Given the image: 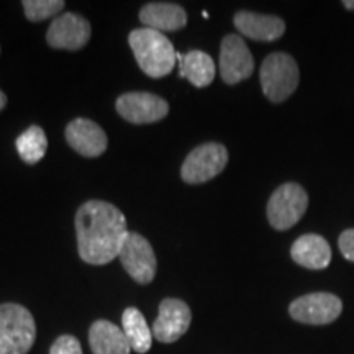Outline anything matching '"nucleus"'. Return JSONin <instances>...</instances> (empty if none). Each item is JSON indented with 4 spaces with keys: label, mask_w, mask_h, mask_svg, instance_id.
<instances>
[{
    "label": "nucleus",
    "mask_w": 354,
    "mask_h": 354,
    "mask_svg": "<svg viewBox=\"0 0 354 354\" xmlns=\"http://www.w3.org/2000/svg\"><path fill=\"white\" fill-rule=\"evenodd\" d=\"M127 218L113 203L88 201L76 214L79 256L87 264L102 266L118 258L128 236Z\"/></svg>",
    "instance_id": "nucleus-1"
},
{
    "label": "nucleus",
    "mask_w": 354,
    "mask_h": 354,
    "mask_svg": "<svg viewBox=\"0 0 354 354\" xmlns=\"http://www.w3.org/2000/svg\"><path fill=\"white\" fill-rule=\"evenodd\" d=\"M133 55L146 76L161 79L172 73L177 53L165 33L151 28L133 30L128 37Z\"/></svg>",
    "instance_id": "nucleus-2"
},
{
    "label": "nucleus",
    "mask_w": 354,
    "mask_h": 354,
    "mask_svg": "<svg viewBox=\"0 0 354 354\" xmlns=\"http://www.w3.org/2000/svg\"><path fill=\"white\" fill-rule=\"evenodd\" d=\"M37 338V325L28 308L19 304L0 305V354H26Z\"/></svg>",
    "instance_id": "nucleus-3"
},
{
    "label": "nucleus",
    "mask_w": 354,
    "mask_h": 354,
    "mask_svg": "<svg viewBox=\"0 0 354 354\" xmlns=\"http://www.w3.org/2000/svg\"><path fill=\"white\" fill-rule=\"evenodd\" d=\"M259 79L264 95L274 104H281L289 99L299 86V66L290 55L272 53L261 64Z\"/></svg>",
    "instance_id": "nucleus-4"
},
{
    "label": "nucleus",
    "mask_w": 354,
    "mask_h": 354,
    "mask_svg": "<svg viewBox=\"0 0 354 354\" xmlns=\"http://www.w3.org/2000/svg\"><path fill=\"white\" fill-rule=\"evenodd\" d=\"M308 209V196L302 185L282 184L268 202V220L274 230H289L297 225Z\"/></svg>",
    "instance_id": "nucleus-5"
},
{
    "label": "nucleus",
    "mask_w": 354,
    "mask_h": 354,
    "mask_svg": "<svg viewBox=\"0 0 354 354\" xmlns=\"http://www.w3.org/2000/svg\"><path fill=\"white\" fill-rule=\"evenodd\" d=\"M227 165V148L221 143H205L189 153L180 169V176L187 184H202L218 176Z\"/></svg>",
    "instance_id": "nucleus-6"
},
{
    "label": "nucleus",
    "mask_w": 354,
    "mask_h": 354,
    "mask_svg": "<svg viewBox=\"0 0 354 354\" xmlns=\"http://www.w3.org/2000/svg\"><path fill=\"white\" fill-rule=\"evenodd\" d=\"M343 312V302L330 292H313L290 304L289 313L295 322L305 325H330Z\"/></svg>",
    "instance_id": "nucleus-7"
},
{
    "label": "nucleus",
    "mask_w": 354,
    "mask_h": 354,
    "mask_svg": "<svg viewBox=\"0 0 354 354\" xmlns=\"http://www.w3.org/2000/svg\"><path fill=\"white\" fill-rule=\"evenodd\" d=\"M118 258H120L125 271L138 284L153 282L158 268L156 254H154L151 243L145 236H141L140 233H128Z\"/></svg>",
    "instance_id": "nucleus-8"
},
{
    "label": "nucleus",
    "mask_w": 354,
    "mask_h": 354,
    "mask_svg": "<svg viewBox=\"0 0 354 354\" xmlns=\"http://www.w3.org/2000/svg\"><path fill=\"white\" fill-rule=\"evenodd\" d=\"M254 59L240 35H227L220 48V74L228 86L245 81L253 74Z\"/></svg>",
    "instance_id": "nucleus-9"
},
{
    "label": "nucleus",
    "mask_w": 354,
    "mask_h": 354,
    "mask_svg": "<svg viewBox=\"0 0 354 354\" xmlns=\"http://www.w3.org/2000/svg\"><path fill=\"white\" fill-rule=\"evenodd\" d=\"M117 112L135 125L162 120L169 113V104L149 92H128L117 99Z\"/></svg>",
    "instance_id": "nucleus-10"
},
{
    "label": "nucleus",
    "mask_w": 354,
    "mask_h": 354,
    "mask_svg": "<svg viewBox=\"0 0 354 354\" xmlns=\"http://www.w3.org/2000/svg\"><path fill=\"white\" fill-rule=\"evenodd\" d=\"M91 39V24L82 15L68 12L53 20L46 33V41L56 50L77 51Z\"/></svg>",
    "instance_id": "nucleus-11"
},
{
    "label": "nucleus",
    "mask_w": 354,
    "mask_h": 354,
    "mask_svg": "<svg viewBox=\"0 0 354 354\" xmlns=\"http://www.w3.org/2000/svg\"><path fill=\"white\" fill-rule=\"evenodd\" d=\"M192 322L189 305L180 299H165L159 304V315L153 325V336L161 343H174L185 335Z\"/></svg>",
    "instance_id": "nucleus-12"
},
{
    "label": "nucleus",
    "mask_w": 354,
    "mask_h": 354,
    "mask_svg": "<svg viewBox=\"0 0 354 354\" xmlns=\"http://www.w3.org/2000/svg\"><path fill=\"white\" fill-rule=\"evenodd\" d=\"M66 141L74 151L86 158L100 156L109 145L105 131L95 122L87 118H76L66 127Z\"/></svg>",
    "instance_id": "nucleus-13"
},
{
    "label": "nucleus",
    "mask_w": 354,
    "mask_h": 354,
    "mask_svg": "<svg viewBox=\"0 0 354 354\" xmlns=\"http://www.w3.org/2000/svg\"><path fill=\"white\" fill-rule=\"evenodd\" d=\"M236 30L254 41H276L284 35L286 24L281 17L241 10L234 15Z\"/></svg>",
    "instance_id": "nucleus-14"
},
{
    "label": "nucleus",
    "mask_w": 354,
    "mask_h": 354,
    "mask_svg": "<svg viewBox=\"0 0 354 354\" xmlns=\"http://www.w3.org/2000/svg\"><path fill=\"white\" fill-rule=\"evenodd\" d=\"M140 21L159 33L177 32L187 25V13L177 3L151 2L140 10Z\"/></svg>",
    "instance_id": "nucleus-15"
},
{
    "label": "nucleus",
    "mask_w": 354,
    "mask_h": 354,
    "mask_svg": "<svg viewBox=\"0 0 354 354\" xmlns=\"http://www.w3.org/2000/svg\"><path fill=\"white\" fill-rule=\"evenodd\" d=\"M290 256L302 268L322 271L331 263V248L320 234L308 233L295 240L290 248Z\"/></svg>",
    "instance_id": "nucleus-16"
},
{
    "label": "nucleus",
    "mask_w": 354,
    "mask_h": 354,
    "mask_svg": "<svg viewBox=\"0 0 354 354\" xmlns=\"http://www.w3.org/2000/svg\"><path fill=\"white\" fill-rule=\"evenodd\" d=\"M88 343L94 354H130L131 346L120 326L97 320L88 330Z\"/></svg>",
    "instance_id": "nucleus-17"
},
{
    "label": "nucleus",
    "mask_w": 354,
    "mask_h": 354,
    "mask_svg": "<svg viewBox=\"0 0 354 354\" xmlns=\"http://www.w3.org/2000/svg\"><path fill=\"white\" fill-rule=\"evenodd\" d=\"M177 61H179L180 76L198 88L210 86L214 82L216 68L210 55L201 50H192L187 55L177 53Z\"/></svg>",
    "instance_id": "nucleus-18"
},
{
    "label": "nucleus",
    "mask_w": 354,
    "mask_h": 354,
    "mask_svg": "<svg viewBox=\"0 0 354 354\" xmlns=\"http://www.w3.org/2000/svg\"><path fill=\"white\" fill-rule=\"evenodd\" d=\"M122 330L133 351L145 354L149 351L153 343V331L149 330L148 322L138 308L128 307L122 315Z\"/></svg>",
    "instance_id": "nucleus-19"
},
{
    "label": "nucleus",
    "mask_w": 354,
    "mask_h": 354,
    "mask_svg": "<svg viewBox=\"0 0 354 354\" xmlns=\"http://www.w3.org/2000/svg\"><path fill=\"white\" fill-rule=\"evenodd\" d=\"M48 149L46 133L41 127L32 125L17 138V151L26 165H37Z\"/></svg>",
    "instance_id": "nucleus-20"
},
{
    "label": "nucleus",
    "mask_w": 354,
    "mask_h": 354,
    "mask_svg": "<svg viewBox=\"0 0 354 354\" xmlns=\"http://www.w3.org/2000/svg\"><path fill=\"white\" fill-rule=\"evenodd\" d=\"M25 15L30 21H43L55 17L63 10L66 3L63 0H24Z\"/></svg>",
    "instance_id": "nucleus-21"
},
{
    "label": "nucleus",
    "mask_w": 354,
    "mask_h": 354,
    "mask_svg": "<svg viewBox=\"0 0 354 354\" xmlns=\"http://www.w3.org/2000/svg\"><path fill=\"white\" fill-rule=\"evenodd\" d=\"M50 354H82L81 343L71 335H63L53 343Z\"/></svg>",
    "instance_id": "nucleus-22"
},
{
    "label": "nucleus",
    "mask_w": 354,
    "mask_h": 354,
    "mask_svg": "<svg viewBox=\"0 0 354 354\" xmlns=\"http://www.w3.org/2000/svg\"><path fill=\"white\" fill-rule=\"evenodd\" d=\"M338 246L342 254L344 256V259L354 263V228L344 230V232L339 234Z\"/></svg>",
    "instance_id": "nucleus-23"
},
{
    "label": "nucleus",
    "mask_w": 354,
    "mask_h": 354,
    "mask_svg": "<svg viewBox=\"0 0 354 354\" xmlns=\"http://www.w3.org/2000/svg\"><path fill=\"white\" fill-rule=\"evenodd\" d=\"M7 107V95L0 91V112Z\"/></svg>",
    "instance_id": "nucleus-24"
},
{
    "label": "nucleus",
    "mask_w": 354,
    "mask_h": 354,
    "mask_svg": "<svg viewBox=\"0 0 354 354\" xmlns=\"http://www.w3.org/2000/svg\"><path fill=\"white\" fill-rule=\"evenodd\" d=\"M343 6L348 8V10H354V0H343Z\"/></svg>",
    "instance_id": "nucleus-25"
}]
</instances>
